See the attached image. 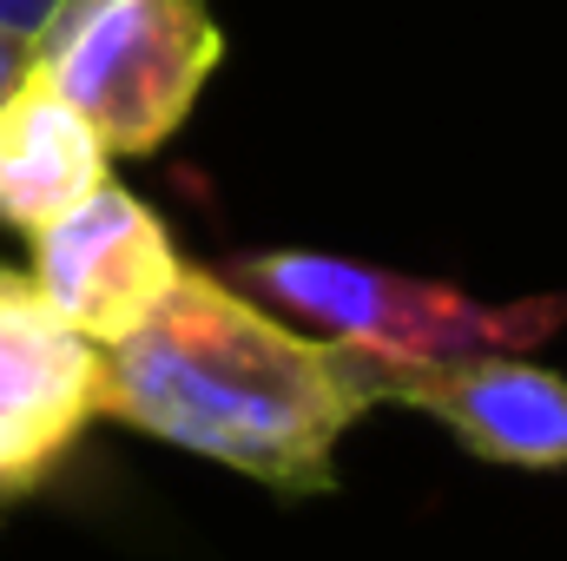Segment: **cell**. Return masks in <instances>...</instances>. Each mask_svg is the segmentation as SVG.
I'll use <instances>...</instances> for the list:
<instances>
[{
	"instance_id": "cell-5",
	"label": "cell",
	"mask_w": 567,
	"mask_h": 561,
	"mask_svg": "<svg viewBox=\"0 0 567 561\" xmlns=\"http://www.w3.org/2000/svg\"><path fill=\"white\" fill-rule=\"evenodd\" d=\"M185 258L165 232V218L126 185H93L80 205L47 218L33 232V272L40 297L86 337V344H120L165 304Z\"/></svg>"
},
{
	"instance_id": "cell-6",
	"label": "cell",
	"mask_w": 567,
	"mask_h": 561,
	"mask_svg": "<svg viewBox=\"0 0 567 561\" xmlns=\"http://www.w3.org/2000/svg\"><path fill=\"white\" fill-rule=\"evenodd\" d=\"M100 422V344H86L27 272L0 265V442L47 476Z\"/></svg>"
},
{
	"instance_id": "cell-8",
	"label": "cell",
	"mask_w": 567,
	"mask_h": 561,
	"mask_svg": "<svg viewBox=\"0 0 567 561\" xmlns=\"http://www.w3.org/2000/svg\"><path fill=\"white\" fill-rule=\"evenodd\" d=\"M66 0H0V33H20V40H40L47 20L60 13Z\"/></svg>"
},
{
	"instance_id": "cell-4",
	"label": "cell",
	"mask_w": 567,
	"mask_h": 561,
	"mask_svg": "<svg viewBox=\"0 0 567 561\" xmlns=\"http://www.w3.org/2000/svg\"><path fill=\"white\" fill-rule=\"evenodd\" d=\"M343 370L357 397L410 404L442 417V429L508 469H567V377L522 364L515 350H475V357H383L363 344H343Z\"/></svg>"
},
{
	"instance_id": "cell-2",
	"label": "cell",
	"mask_w": 567,
	"mask_h": 561,
	"mask_svg": "<svg viewBox=\"0 0 567 561\" xmlns=\"http://www.w3.org/2000/svg\"><path fill=\"white\" fill-rule=\"evenodd\" d=\"M225 60L212 0H66L33 40V73L86 113L106 152H158Z\"/></svg>"
},
{
	"instance_id": "cell-9",
	"label": "cell",
	"mask_w": 567,
	"mask_h": 561,
	"mask_svg": "<svg viewBox=\"0 0 567 561\" xmlns=\"http://www.w3.org/2000/svg\"><path fill=\"white\" fill-rule=\"evenodd\" d=\"M40 482H47V469H40V462H27L20 449H7V442H0V509H7V502H20V496H33Z\"/></svg>"
},
{
	"instance_id": "cell-10",
	"label": "cell",
	"mask_w": 567,
	"mask_h": 561,
	"mask_svg": "<svg viewBox=\"0 0 567 561\" xmlns=\"http://www.w3.org/2000/svg\"><path fill=\"white\" fill-rule=\"evenodd\" d=\"M33 67V40H20V33H0V93L20 80Z\"/></svg>"
},
{
	"instance_id": "cell-1",
	"label": "cell",
	"mask_w": 567,
	"mask_h": 561,
	"mask_svg": "<svg viewBox=\"0 0 567 561\" xmlns=\"http://www.w3.org/2000/svg\"><path fill=\"white\" fill-rule=\"evenodd\" d=\"M370 404L337 337H303L218 272L185 265L133 337L100 350V417L212 456L278 496H323Z\"/></svg>"
},
{
	"instance_id": "cell-7",
	"label": "cell",
	"mask_w": 567,
	"mask_h": 561,
	"mask_svg": "<svg viewBox=\"0 0 567 561\" xmlns=\"http://www.w3.org/2000/svg\"><path fill=\"white\" fill-rule=\"evenodd\" d=\"M113 152L73 113L33 67L0 93V225L40 232L66 205H80L93 185H106Z\"/></svg>"
},
{
	"instance_id": "cell-3",
	"label": "cell",
	"mask_w": 567,
	"mask_h": 561,
	"mask_svg": "<svg viewBox=\"0 0 567 561\" xmlns=\"http://www.w3.org/2000/svg\"><path fill=\"white\" fill-rule=\"evenodd\" d=\"M225 284L258 297L265 310L323 324L337 344H363L383 357H475V350H528L567 324V297L475 304L442 278L383 272L337 252H251L225 265Z\"/></svg>"
}]
</instances>
